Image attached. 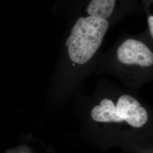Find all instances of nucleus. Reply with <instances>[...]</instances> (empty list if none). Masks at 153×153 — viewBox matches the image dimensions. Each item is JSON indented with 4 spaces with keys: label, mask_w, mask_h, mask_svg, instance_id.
I'll use <instances>...</instances> for the list:
<instances>
[{
    "label": "nucleus",
    "mask_w": 153,
    "mask_h": 153,
    "mask_svg": "<svg viewBox=\"0 0 153 153\" xmlns=\"http://www.w3.org/2000/svg\"><path fill=\"white\" fill-rule=\"evenodd\" d=\"M148 23L150 29V33L152 37H153V16H150L148 18Z\"/></svg>",
    "instance_id": "423d86ee"
},
{
    "label": "nucleus",
    "mask_w": 153,
    "mask_h": 153,
    "mask_svg": "<svg viewBox=\"0 0 153 153\" xmlns=\"http://www.w3.org/2000/svg\"><path fill=\"white\" fill-rule=\"evenodd\" d=\"M91 117L94 120L101 123L123 122L116 114V106L114 102L108 99H104L100 105L95 106L91 111Z\"/></svg>",
    "instance_id": "20e7f679"
},
{
    "label": "nucleus",
    "mask_w": 153,
    "mask_h": 153,
    "mask_svg": "<svg viewBox=\"0 0 153 153\" xmlns=\"http://www.w3.org/2000/svg\"><path fill=\"white\" fill-rule=\"evenodd\" d=\"M116 116L134 128H141L148 121L146 110L134 98L123 95L119 98L116 105Z\"/></svg>",
    "instance_id": "7ed1b4c3"
},
{
    "label": "nucleus",
    "mask_w": 153,
    "mask_h": 153,
    "mask_svg": "<svg viewBox=\"0 0 153 153\" xmlns=\"http://www.w3.org/2000/svg\"><path fill=\"white\" fill-rule=\"evenodd\" d=\"M116 0H92L87 11L90 16L107 19L114 11Z\"/></svg>",
    "instance_id": "39448f33"
},
{
    "label": "nucleus",
    "mask_w": 153,
    "mask_h": 153,
    "mask_svg": "<svg viewBox=\"0 0 153 153\" xmlns=\"http://www.w3.org/2000/svg\"><path fill=\"white\" fill-rule=\"evenodd\" d=\"M117 55L119 61L124 64H136L141 67L153 65V52L143 43L133 39L126 40L121 45Z\"/></svg>",
    "instance_id": "f03ea898"
},
{
    "label": "nucleus",
    "mask_w": 153,
    "mask_h": 153,
    "mask_svg": "<svg viewBox=\"0 0 153 153\" xmlns=\"http://www.w3.org/2000/svg\"><path fill=\"white\" fill-rule=\"evenodd\" d=\"M108 25L107 19L94 16L79 18L66 42L71 60L81 65L88 62L101 45Z\"/></svg>",
    "instance_id": "f257e3e1"
}]
</instances>
